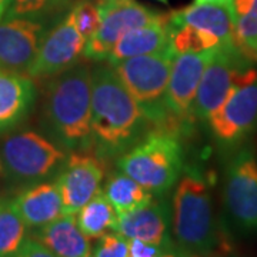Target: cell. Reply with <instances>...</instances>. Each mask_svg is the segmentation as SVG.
<instances>
[{"label": "cell", "mask_w": 257, "mask_h": 257, "mask_svg": "<svg viewBox=\"0 0 257 257\" xmlns=\"http://www.w3.org/2000/svg\"><path fill=\"white\" fill-rule=\"evenodd\" d=\"M150 126L135 97L113 67L100 64L92 73L93 147L101 157L120 156L146 136Z\"/></svg>", "instance_id": "6da1fadb"}, {"label": "cell", "mask_w": 257, "mask_h": 257, "mask_svg": "<svg viewBox=\"0 0 257 257\" xmlns=\"http://www.w3.org/2000/svg\"><path fill=\"white\" fill-rule=\"evenodd\" d=\"M45 119L55 139L67 150H89L92 136V72L72 66L55 76L45 101Z\"/></svg>", "instance_id": "7a4b0ae2"}, {"label": "cell", "mask_w": 257, "mask_h": 257, "mask_svg": "<svg viewBox=\"0 0 257 257\" xmlns=\"http://www.w3.org/2000/svg\"><path fill=\"white\" fill-rule=\"evenodd\" d=\"M173 234L184 256H209L219 246L207 182L197 169H186L173 194Z\"/></svg>", "instance_id": "3957f363"}, {"label": "cell", "mask_w": 257, "mask_h": 257, "mask_svg": "<svg viewBox=\"0 0 257 257\" xmlns=\"http://www.w3.org/2000/svg\"><path fill=\"white\" fill-rule=\"evenodd\" d=\"M175 53L167 49L159 53L135 56L111 64L120 82L135 97L153 130H165L177 136L183 121L166 106V90Z\"/></svg>", "instance_id": "277c9868"}, {"label": "cell", "mask_w": 257, "mask_h": 257, "mask_svg": "<svg viewBox=\"0 0 257 257\" xmlns=\"http://www.w3.org/2000/svg\"><path fill=\"white\" fill-rule=\"evenodd\" d=\"M117 167L153 196H163L183 170L179 139L165 130H150L142 142L117 159Z\"/></svg>", "instance_id": "5b68a950"}, {"label": "cell", "mask_w": 257, "mask_h": 257, "mask_svg": "<svg viewBox=\"0 0 257 257\" xmlns=\"http://www.w3.org/2000/svg\"><path fill=\"white\" fill-rule=\"evenodd\" d=\"M2 157L8 175L13 179L39 182L59 173L66 152L36 132H22L3 142Z\"/></svg>", "instance_id": "8992f818"}, {"label": "cell", "mask_w": 257, "mask_h": 257, "mask_svg": "<svg viewBox=\"0 0 257 257\" xmlns=\"http://www.w3.org/2000/svg\"><path fill=\"white\" fill-rule=\"evenodd\" d=\"M244 60L247 59H244L237 50L224 47L214 50L193 101V119L209 120L240 83L257 76L254 69L244 66Z\"/></svg>", "instance_id": "52a82bcc"}, {"label": "cell", "mask_w": 257, "mask_h": 257, "mask_svg": "<svg viewBox=\"0 0 257 257\" xmlns=\"http://www.w3.org/2000/svg\"><path fill=\"white\" fill-rule=\"evenodd\" d=\"M223 203L234 229L257 234V160L250 149L240 150L227 166Z\"/></svg>", "instance_id": "ba28073f"}, {"label": "cell", "mask_w": 257, "mask_h": 257, "mask_svg": "<svg viewBox=\"0 0 257 257\" xmlns=\"http://www.w3.org/2000/svg\"><path fill=\"white\" fill-rule=\"evenodd\" d=\"M107 167L104 157L96 152L77 150L64 160L56 184L60 192L64 214L76 216L86 203L100 190Z\"/></svg>", "instance_id": "9c48e42d"}, {"label": "cell", "mask_w": 257, "mask_h": 257, "mask_svg": "<svg viewBox=\"0 0 257 257\" xmlns=\"http://www.w3.org/2000/svg\"><path fill=\"white\" fill-rule=\"evenodd\" d=\"M101 23L97 32L86 43L83 56L90 60H107L111 49L123 35L142 28L159 16L135 0L100 2Z\"/></svg>", "instance_id": "30bf717a"}, {"label": "cell", "mask_w": 257, "mask_h": 257, "mask_svg": "<svg viewBox=\"0 0 257 257\" xmlns=\"http://www.w3.org/2000/svg\"><path fill=\"white\" fill-rule=\"evenodd\" d=\"M207 121L214 138L226 146L247 138L257 127V76L240 83Z\"/></svg>", "instance_id": "8fae6325"}, {"label": "cell", "mask_w": 257, "mask_h": 257, "mask_svg": "<svg viewBox=\"0 0 257 257\" xmlns=\"http://www.w3.org/2000/svg\"><path fill=\"white\" fill-rule=\"evenodd\" d=\"M84 46L86 40L77 30L70 10L55 28L45 33L36 60L29 70V76L43 79L63 73L83 55Z\"/></svg>", "instance_id": "7c38bea8"}, {"label": "cell", "mask_w": 257, "mask_h": 257, "mask_svg": "<svg viewBox=\"0 0 257 257\" xmlns=\"http://www.w3.org/2000/svg\"><path fill=\"white\" fill-rule=\"evenodd\" d=\"M46 33L45 25L32 18L0 20V69L29 74Z\"/></svg>", "instance_id": "4fadbf2b"}, {"label": "cell", "mask_w": 257, "mask_h": 257, "mask_svg": "<svg viewBox=\"0 0 257 257\" xmlns=\"http://www.w3.org/2000/svg\"><path fill=\"white\" fill-rule=\"evenodd\" d=\"M214 50L200 53L176 55L172 63L170 79L166 90V106L169 111L183 123H189L199 83L213 57Z\"/></svg>", "instance_id": "5bb4252c"}, {"label": "cell", "mask_w": 257, "mask_h": 257, "mask_svg": "<svg viewBox=\"0 0 257 257\" xmlns=\"http://www.w3.org/2000/svg\"><path fill=\"white\" fill-rule=\"evenodd\" d=\"M111 230L127 240L138 239L159 247H172L169 239V209L163 202H152L136 210L117 214Z\"/></svg>", "instance_id": "9a60e30c"}, {"label": "cell", "mask_w": 257, "mask_h": 257, "mask_svg": "<svg viewBox=\"0 0 257 257\" xmlns=\"http://www.w3.org/2000/svg\"><path fill=\"white\" fill-rule=\"evenodd\" d=\"M173 28L170 13H159L155 20L145 26L133 29L120 37L107 57L109 63L116 64L135 56L159 53L170 49Z\"/></svg>", "instance_id": "2e32d148"}, {"label": "cell", "mask_w": 257, "mask_h": 257, "mask_svg": "<svg viewBox=\"0 0 257 257\" xmlns=\"http://www.w3.org/2000/svg\"><path fill=\"white\" fill-rule=\"evenodd\" d=\"M28 227L39 229L57 217L63 216V203L57 184L45 182L37 183L18 194L10 202Z\"/></svg>", "instance_id": "e0dca14e"}, {"label": "cell", "mask_w": 257, "mask_h": 257, "mask_svg": "<svg viewBox=\"0 0 257 257\" xmlns=\"http://www.w3.org/2000/svg\"><path fill=\"white\" fill-rule=\"evenodd\" d=\"M170 25L173 28L179 26H193L210 32L220 40L221 47L236 50L234 47V28L230 6L219 5H196L175 10L170 13Z\"/></svg>", "instance_id": "ac0fdd59"}, {"label": "cell", "mask_w": 257, "mask_h": 257, "mask_svg": "<svg viewBox=\"0 0 257 257\" xmlns=\"http://www.w3.org/2000/svg\"><path fill=\"white\" fill-rule=\"evenodd\" d=\"M56 257H90L92 244L79 229L73 214H63L39 227L33 236Z\"/></svg>", "instance_id": "d6986e66"}, {"label": "cell", "mask_w": 257, "mask_h": 257, "mask_svg": "<svg viewBox=\"0 0 257 257\" xmlns=\"http://www.w3.org/2000/svg\"><path fill=\"white\" fill-rule=\"evenodd\" d=\"M35 99L36 89L28 76L0 69V132L25 119Z\"/></svg>", "instance_id": "ffe728a7"}, {"label": "cell", "mask_w": 257, "mask_h": 257, "mask_svg": "<svg viewBox=\"0 0 257 257\" xmlns=\"http://www.w3.org/2000/svg\"><path fill=\"white\" fill-rule=\"evenodd\" d=\"M230 10L236 50L247 60H257V0H231Z\"/></svg>", "instance_id": "44dd1931"}, {"label": "cell", "mask_w": 257, "mask_h": 257, "mask_svg": "<svg viewBox=\"0 0 257 257\" xmlns=\"http://www.w3.org/2000/svg\"><path fill=\"white\" fill-rule=\"evenodd\" d=\"M103 193L117 214L136 210L153 202V194L123 172H114L109 176Z\"/></svg>", "instance_id": "7402d4cb"}, {"label": "cell", "mask_w": 257, "mask_h": 257, "mask_svg": "<svg viewBox=\"0 0 257 257\" xmlns=\"http://www.w3.org/2000/svg\"><path fill=\"white\" fill-rule=\"evenodd\" d=\"M117 213L106 194L99 190L77 213V226L87 239H100L113 229Z\"/></svg>", "instance_id": "603a6c76"}, {"label": "cell", "mask_w": 257, "mask_h": 257, "mask_svg": "<svg viewBox=\"0 0 257 257\" xmlns=\"http://www.w3.org/2000/svg\"><path fill=\"white\" fill-rule=\"evenodd\" d=\"M26 224L10 203L0 204V257H16L26 240Z\"/></svg>", "instance_id": "cb8c5ba5"}, {"label": "cell", "mask_w": 257, "mask_h": 257, "mask_svg": "<svg viewBox=\"0 0 257 257\" xmlns=\"http://www.w3.org/2000/svg\"><path fill=\"white\" fill-rule=\"evenodd\" d=\"M219 47H221L220 40L210 32L187 25L173 28L170 50L175 53V56L183 53H200L207 50H216Z\"/></svg>", "instance_id": "d4e9b609"}, {"label": "cell", "mask_w": 257, "mask_h": 257, "mask_svg": "<svg viewBox=\"0 0 257 257\" xmlns=\"http://www.w3.org/2000/svg\"><path fill=\"white\" fill-rule=\"evenodd\" d=\"M72 13H73L74 23L77 26V30L80 32L82 37L87 43L100 26V5H96L90 0H80L73 6Z\"/></svg>", "instance_id": "484cf974"}, {"label": "cell", "mask_w": 257, "mask_h": 257, "mask_svg": "<svg viewBox=\"0 0 257 257\" xmlns=\"http://www.w3.org/2000/svg\"><path fill=\"white\" fill-rule=\"evenodd\" d=\"M69 0H10L6 18L37 19L62 8Z\"/></svg>", "instance_id": "4316f807"}, {"label": "cell", "mask_w": 257, "mask_h": 257, "mask_svg": "<svg viewBox=\"0 0 257 257\" xmlns=\"http://www.w3.org/2000/svg\"><path fill=\"white\" fill-rule=\"evenodd\" d=\"M128 240L117 233L103 234L96 247L92 251V257H127Z\"/></svg>", "instance_id": "83f0119b"}, {"label": "cell", "mask_w": 257, "mask_h": 257, "mask_svg": "<svg viewBox=\"0 0 257 257\" xmlns=\"http://www.w3.org/2000/svg\"><path fill=\"white\" fill-rule=\"evenodd\" d=\"M169 247H159L138 239L128 240L127 257H157L163 250Z\"/></svg>", "instance_id": "f1b7e54d"}, {"label": "cell", "mask_w": 257, "mask_h": 257, "mask_svg": "<svg viewBox=\"0 0 257 257\" xmlns=\"http://www.w3.org/2000/svg\"><path fill=\"white\" fill-rule=\"evenodd\" d=\"M16 257H56L49 248L35 237L25 240Z\"/></svg>", "instance_id": "f546056e"}, {"label": "cell", "mask_w": 257, "mask_h": 257, "mask_svg": "<svg viewBox=\"0 0 257 257\" xmlns=\"http://www.w3.org/2000/svg\"><path fill=\"white\" fill-rule=\"evenodd\" d=\"M157 257H186L180 251V250H177V248H173V246L172 247H169V248H166V250H163L160 254Z\"/></svg>", "instance_id": "4dcf8cb0"}, {"label": "cell", "mask_w": 257, "mask_h": 257, "mask_svg": "<svg viewBox=\"0 0 257 257\" xmlns=\"http://www.w3.org/2000/svg\"><path fill=\"white\" fill-rule=\"evenodd\" d=\"M196 5H219V6H230L231 0H194Z\"/></svg>", "instance_id": "1f68e13d"}, {"label": "cell", "mask_w": 257, "mask_h": 257, "mask_svg": "<svg viewBox=\"0 0 257 257\" xmlns=\"http://www.w3.org/2000/svg\"><path fill=\"white\" fill-rule=\"evenodd\" d=\"M10 0H0V20L6 15V10L9 8Z\"/></svg>", "instance_id": "d6a6232c"}, {"label": "cell", "mask_w": 257, "mask_h": 257, "mask_svg": "<svg viewBox=\"0 0 257 257\" xmlns=\"http://www.w3.org/2000/svg\"><path fill=\"white\" fill-rule=\"evenodd\" d=\"M2 170H3V166H2V160H0V173H2Z\"/></svg>", "instance_id": "836d02e7"}, {"label": "cell", "mask_w": 257, "mask_h": 257, "mask_svg": "<svg viewBox=\"0 0 257 257\" xmlns=\"http://www.w3.org/2000/svg\"><path fill=\"white\" fill-rule=\"evenodd\" d=\"M159 2H162V3H167V0H159Z\"/></svg>", "instance_id": "e575fe53"}, {"label": "cell", "mask_w": 257, "mask_h": 257, "mask_svg": "<svg viewBox=\"0 0 257 257\" xmlns=\"http://www.w3.org/2000/svg\"><path fill=\"white\" fill-rule=\"evenodd\" d=\"M100 2H114V0H100Z\"/></svg>", "instance_id": "d590c367"}, {"label": "cell", "mask_w": 257, "mask_h": 257, "mask_svg": "<svg viewBox=\"0 0 257 257\" xmlns=\"http://www.w3.org/2000/svg\"><path fill=\"white\" fill-rule=\"evenodd\" d=\"M0 204H2V202H0Z\"/></svg>", "instance_id": "8d00e7d4"}]
</instances>
